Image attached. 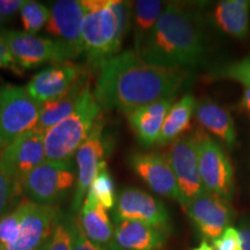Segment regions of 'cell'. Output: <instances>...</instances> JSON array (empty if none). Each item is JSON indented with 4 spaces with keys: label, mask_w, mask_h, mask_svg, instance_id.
Returning a JSON list of instances; mask_svg holds the SVG:
<instances>
[{
    "label": "cell",
    "mask_w": 250,
    "mask_h": 250,
    "mask_svg": "<svg viewBox=\"0 0 250 250\" xmlns=\"http://www.w3.org/2000/svg\"><path fill=\"white\" fill-rule=\"evenodd\" d=\"M174 103L175 98L160 100L126 115L131 130L143 147L149 148L158 143L162 125Z\"/></svg>",
    "instance_id": "18"
},
{
    "label": "cell",
    "mask_w": 250,
    "mask_h": 250,
    "mask_svg": "<svg viewBox=\"0 0 250 250\" xmlns=\"http://www.w3.org/2000/svg\"><path fill=\"white\" fill-rule=\"evenodd\" d=\"M20 68H34L46 62L64 64L74 59L71 52L52 40L21 30H2L0 33Z\"/></svg>",
    "instance_id": "9"
},
{
    "label": "cell",
    "mask_w": 250,
    "mask_h": 250,
    "mask_svg": "<svg viewBox=\"0 0 250 250\" xmlns=\"http://www.w3.org/2000/svg\"><path fill=\"white\" fill-rule=\"evenodd\" d=\"M21 210L19 205L9 213L0 218V248L12 246L20 236Z\"/></svg>",
    "instance_id": "32"
},
{
    "label": "cell",
    "mask_w": 250,
    "mask_h": 250,
    "mask_svg": "<svg viewBox=\"0 0 250 250\" xmlns=\"http://www.w3.org/2000/svg\"><path fill=\"white\" fill-rule=\"evenodd\" d=\"M77 215L62 212L51 236L43 246V250H73Z\"/></svg>",
    "instance_id": "27"
},
{
    "label": "cell",
    "mask_w": 250,
    "mask_h": 250,
    "mask_svg": "<svg viewBox=\"0 0 250 250\" xmlns=\"http://www.w3.org/2000/svg\"><path fill=\"white\" fill-rule=\"evenodd\" d=\"M85 8L83 24V55L94 67L118 54L116 42V19L111 0H81Z\"/></svg>",
    "instance_id": "4"
},
{
    "label": "cell",
    "mask_w": 250,
    "mask_h": 250,
    "mask_svg": "<svg viewBox=\"0 0 250 250\" xmlns=\"http://www.w3.org/2000/svg\"><path fill=\"white\" fill-rule=\"evenodd\" d=\"M166 158L179 184L182 208L206 192L199 174L196 133L181 137L171 144Z\"/></svg>",
    "instance_id": "12"
},
{
    "label": "cell",
    "mask_w": 250,
    "mask_h": 250,
    "mask_svg": "<svg viewBox=\"0 0 250 250\" xmlns=\"http://www.w3.org/2000/svg\"><path fill=\"white\" fill-rule=\"evenodd\" d=\"M76 184L77 165L73 160H45L23 180L22 193L33 203L57 206L71 195Z\"/></svg>",
    "instance_id": "5"
},
{
    "label": "cell",
    "mask_w": 250,
    "mask_h": 250,
    "mask_svg": "<svg viewBox=\"0 0 250 250\" xmlns=\"http://www.w3.org/2000/svg\"><path fill=\"white\" fill-rule=\"evenodd\" d=\"M191 250H214V248L212 246H210V243L206 241V240H203V241L199 243L196 248H192Z\"/></svg>",
    "instance_id": "39"
},
{
    "label": "cell",
    "mask_w": 250,
    "mask_h": 250,
    "mask_svg": "<svg viewBox=\"0 0 250 250\" xmlns=\"http://www.w3.org/2000/svg\"><path fill=\"white\" fill-rule=\"evenodd\" d=\"M112 217L114 220L142 221L166 234L171 232V217L166 205L139 188L126 187L121 190Z\"/></svg>",
    "instance_id": "11"
},
{
    "label": "cell",
    "mask_w": 250,
    "mask_h": 250,
    "mask_svg": "<svg viewBox=\"0 0 250 250\" xmlns=\"http://www.w3.org/2000/svg\"><path fill=\"white\" fill-rule=\"evenodd\" d=\"M198 167L205 191L229 203L235 191L234 168L223 146L211 137L196 132Z\"/></svg>",
    "instance_id": "8"
},
{
    "label": "cell",
    "mask_w": 250,
    "mask_h": 250,
    "mask_svg": "<svg viewBox=\"0 0 250 250\" xmlns=\"http://www.w3.org/2000/svg\"><path fill=\"white\" fill-rule=\"evenodd\" d=\"M191 80V72L144 62L134 50L122 51L99 66L95 96L102 109L127 115L144 105L175 98Z\"/></svg>",
    "instance_id": "1"
},
{
    "label": "cell",
    "mask_w": 250,
    "mask_h": 250,
    "mask_svg": "<svg viewBox=\"0 0 250 250\" xmlns=\"http://www.w3.org/2000/svg\"><path fill=\"white\" fill-rule=\"evenodd\" d=\"M239 110L250 114V86L245 87L241 101L239 103Z\"/></svg>",
    "instance_id": "38"
},
{
    "label": "cell",
    "mask_w": 250,
    "mask_h": 250,
    "mask_svg": "<svg viewBox=\"0 0 250 250\" xmlns=\"http://www.w3.org/2000/svg\"><path fill=\"white\" fill-rule=\"evenodd\" d=\"M184 211L193 226L206 239L214 240L232 226L234 212L229 203L204 192L184 206Z\"/></svg>",
    "instance_id": "16"
},
{
    "label": "cell",
    "mask_w": 250,
    "mask_h": 250,
    "mask_svg": "<svg viewBox=\"0 0 250 250\" xmlns=\"http://www.w3.org/2000/svg\"><path fill=\"white\" fill-rule=\"evenodd\" d=\"M21 22L24 31L29 34H37L45 28L50 19V8L42 2L27 0L20 11Z\"/></svg>",
    "instance_id": "28"
},
{
    "label": "cell",
    "mask_w": 250,
    "mask_h": 250,
    "mask_svg": "<svg viewBox=\"0 0 250 250\" xmlns=\"http://www.w3.org/2000/svg\"><path fill=\"white\" fill-rule=\"evenodd\" d=\"M127 165L153 192L182 204L176 177L165 155L133 152L127 156Z\"/></svg>",
    "instance_id": "15"
},
{
    "label": "cell",
    "mask_w": 250,
    "mask_h": 250,
    "mask_svg": "<svg viewBox=\"0 0 250 250\" xmlns=\"http://www.w3.org/2000/svg\"><path fill=\"white\" fill-rule=\"evenodd\" d=\"M73 250H122L121 248L118 249H109L105 247L99 246L96 243L90 241L83 233V228L80 226L79 219H78L77 214V220H76V235H74V245Z\"/></svg>",
    "instance_id": "34"
},
{
    "label": "cell",
    "mask_w": 250,
    "mask_h": 250,
    "mask_svg": "<svg viewBox=\"0 0 250 250\" xmlns=\"http://www.w3.org/2000/svg\"><path fill=\"white\" fill-rule=\"evenodd\" d=\"M0 149H1V143H0Z\"/></svg>",
    "instance_id": "42"
},
{
    "label": "cell",
    "mask_w": 250,
    "mask_h": 250,
    "mask_svg": "<svg viewBox=\"0 0 250 250\" xmlns=\"http://www.w3.org/2000/svg\"><path fill=\"white\" fill-rule=\"evenodd\" d=\"M85 198L92 199L105 210L115 208L117 202L116 188H115L114 179L108 170V166L103 167L94 177Z\"/></svg>",
    "instance_id": "26"
},
{
    "label": "cell",
    "mask_w": 250,
    "mask_h": 250,
    "mask_svg": "<svg viewBox=\"0 0 250 250\" xmlns=\"http://www.w3.org/2000/svg\"><path fill=\"white\" fill-rule=\"evenodd\" d=\"M102 110L89 83L70 116L44 133L45 160L57 162L73 160L77 151L88 138L101 117Z\"/></svg>",
    "instance_id": "3"
},
{
    "label": "cell",
    "mask_w": 250,
    "mask_h": 250,
    "mask_svg": "<svg viewBox=\"0 0 250 250\" xmlns=\"http://www.w3.org/2000/svg\"><path fill=\"white\" fill-rule=\"evenodd\" d=\"M22 189L15 184L0 168V218L13 211L20 204L19 196Z\"/></svg>",
    "instance_id": "31"
},
{
    "label": "cell",
    "mask_w": 250,
    "mask_h": 250,
    "mask_svg": "<svg viewBox=\"0 0 250 250\" xmlns=\"http://www.w3.org/2000/svg\"><path fill=\"white\" fill-rule=\"evenodd\" d=\"M44 246V245H43ZM43 246L42 247H40V248H37V249H35V250H43Z\"/></svg>",
    "instance_id": "41"
},
{
    "label": "cell",
    "mask_w": 250,
    "mask_h": 250,
    "mask_svg": "<svg viewBox=\"0 0 250 250\" xmlns=\"http://www.w3.org/2000/svg\"><path fill=\"white\" fill-rule=\"evenodd\" d=\"M78 219L83 233L90 241L109 249L120 248L115 239L114 221H111L107 210L98 203L85 198Z\"/></svg>",
    "instance_id": "20"
},
{
    "label": "cell",
    "mask_w": 250,
    "mask_h": 250,
    "mask_svg": "<svg viewBox=\"0 0 250 250\" xmlns=\"http://www.w3.org/2000/svg\"><path fill=\"white\" fill-rule=\"evenodd\" d=\"M134 51L155 66L188 71L199 66L206 56L201 14L186 5L170 2L147 39Z\"/></svg>",
    "instance_id": "2"
},
{
    "label": "cell",
    "mask_w": 250,
    "mask_h": 250,
    "mask_svg": "<svg viewBox=\"0 0 250 250\" xmlns=\"http://www.w3.org/2000/svg\"><path fill=\"white\" fill-rule=\"evenodd\" d=\"M42 104L28 94L26 87L0 86V143L1 148L18 137L35 129Z\"/></svg>",
    "instance_id": "6"
},
{
    "label": "cell",
    "mask_w": 250,
    "mask_h": 250,
    "mask_svg": "<svg viewBox=\"0 0 250 250\" xmlns=\"http://www.w3.org/2000/svg\"><path fill=\"white\" fill-rule=\"evenodd\" d=\"M111 9L116 19V42L118 49H122L125 36L132 27L133 2L125 0H111Z\"/></svg>",
    "instance_id": "30"
},
{
    "label": "cell",
    "mask_w": 250,
    "mask_h": 250,
    "mask_svg": "<svg viewBox=\"0 0 250 250\" xmlns=\"http://www.w3.org/2000/svg\"><path fill=\"white\" fill-rule=\"evenodd\" d=\"M241 250H250V218L243 217L239 223Z\"/></svg>",
    "instance_id": "37"
},
{
    "label": "cell",
    "mask_w": 250,
    "mask_h": 250,
    "mask_svg": "<svg viewBox=\"0 0 250 250\" xmlns=\"http://www.w3.org/2000/svg\"><path fill=\"white\" fill-rule=\"evenodd\" d=\"M214 250H241V239L239 229L233 226L227 227L224 233L213 240Z\"/></svg>",
    "instance_id": "33"
},
{
    "label": "cell",
    "mask_w": 250,
    "mask_h": 250,
    "mask_svg": "<svg viewBox=\"0 0 250 250\" xmlns=\"http://www.w3.org/2000/svg\"><path fill=\"white\" fill-rule=\"evenodd\" d=\"M115 239L122 250H161L167 242L165 232L137 220H114Z\"/></svg>",
    "instance_id": "19"
},
{
    "label": "cell",
    "mask_w": 250,
    "mask_h": 250,
    "mask_svg": "<svg viewBox=\"0 0 250 250\" xmlns=\"http://www.w3.org/2000/svg\"><path fill=\"white\" fill-rule=\"evenodd\" d=\"M89 83V76L85 70L73 87L64 96L55 100V101L42 104V111H41V117L36 129L40 130L41 132L45 133L49 129L58 124L59 122L70 116L72 112L74 111V109L77 108L81 95H83V92Z\"/></svg>",
    "instance_id": "23"
},
{
    "label": "cell",
    "mask_w": 250,
    "mask_h": 250,
    "mask_svg": "<svg viewBox=\"0 0 250 250\" xmlns=\"http://www.w3.org/2000/svg\"><path fill=\"white\" fill-rule=\"evenodd\" d=\"M166 6V2L159 0H137L133 2V50L138 49L154 29Z\"/></svg>",
    "instance_id": "25"
},
{
    "label": "cell",
    "mask_w": 250,
    "mask_h": 250,
    "mask_svg": "<svg viewBox=\"0 0 250 250\" xmlns=\"http://www.w3.org/2000/svg\"><path fill=\"white\" fill-rule=\"evenodd\" d=\"M208 79H226L242 83L245 87L250 86V56L229 64L215 68L208 74Z\"/></svg>",
    "instance_id": "29"
},
{
    "label": "cell",
    "mask_w": 250,
    "mask_h": 250,
    "mask_svg": "<svg viewBox=\"0 0 250 250\" xmlns=\"http://www.w3.org/2000/svg\"><path fill=\"white\" fill-rule=\"evenodd\" d=\"M27 0H0V13L6 19L14 17L21 11Z\"/></svg>",
    "instance_id": "36"
},
{
    "label": "cell",
    "mask_w": 250,
    "mask_h": 250,
    "mask_svg": "<svg viewBox=\"0 0 250 250\" xmlns=\"http://www.w3.org/2000/svg\"><path fill=\"white\" fill-rule=\"evenodd\" d=\"M0 67L11 68V70H13L15 72H19L21 70V68L18 66L11 50H9L7 44H6V42L1 37V35H0Z\"/></svg>",
    "instance_id": "35"
},
{
    "label": "cell",
    "mask_w": 250,
    "mask_h": 250,
    "mask_svg": "<svg viewBox=\"0 0 250 250\" xmlns=\"http://www.w3.org/2000/svg\"><path fill=\"white\" fill-rule=\"evenodd\" d=\"M6 21H7V19H6V18H4V17H2V15H1V13H0V27H1V26H4V24H5V22H6Z\"/></svg>",
    "instance_id": "40"
},
{
    "label": "cell",
    "mask_w": 250,
    "mask_h": 250,
    "mask_svg": "<svg viewBox=\"0 0 250 250\" xmlns=\"http://www.w3.org/2000/svg\"><path fill=\"white\" fill-rule=\"evenodd\" d=\"M249 12L248 0H223L214 6L212 21L223 33L234 39L243 40L248 36Z\"/></svg>",
    "instance_id": "22"
},
{
    "label": "cell",
    "mask_w": 250,
    "mask_h": 250,
    "mask_svg": "<svg viewBox=\"0 0 250 250\" xmlns=\"http://www.w3.org/2000/svg\"><path fill=\"white\" fill-rule=\"evenodd\" d=\"M114 146V139L110 133L105 131L103 121L99 120L88 138L76 153L77 184L71 204V212L73 214L79 213L94 177L107 166V158Z\"/></svg>",
    "instance_id": "7"
},
{
    "label": "cell",
    "mask_w": 250,
    "mask_h": 250,
    "mask_svg": "<svg viewBox=\"0 0 250 250\" xmlns=\"http://www.w3.org/2000/svg\"><path fill=\"white\" fill-rule=\"evenodd\" d=\"M85 8L81 0H58L51 2L45 33L64 45L74 58L83 54V24Z\"/></svg>",
    "instance_id": "13"
},
{
    "label": "cell",
    "mask_w": 250,
    "mask_h": 250,
    "mask_svg": "<svg viewBox=\"0 0 250 250\" xmlns=\"http://www.w3.org/2000/svg\"><path fill=\"white\" fill-rule=\"evenodd\" d=\"M195 115L198 123L218 137L228 149L235 147L237 144L235 124L226 108L206 99L197 103Z\"/></svg>",
    "instance_id": "21"
},
{
    "label": "cell",
    "mask_w": 250,
    "mask_h": 250,
    "mask_svg": "<svg viewBox=\"0 0 250 250\" xmlns=\"http://www.w3.org/2000/svg\"><path fill=\"white\" fill-rule=\"evenodd\" d=\"M83 71L81 66L73 62L54 65L36 73L28 83L26 89L36 102L44 104L64 96Z\"/></svg>",
    "instance_id": "17"
},
{
    "label": "cell",
    "mask_w": 250,
    "mask_h": 250,
    "mask_svg": "<svg viewBox=\"0 0 250 250\" xmlns=\"http://www.w3.org/2000/svg\"><path fill=\"white\" fill-rule=\"evenodd\" d=\"M44 161V133L36 127L0 149V168L21 189L27 175Z\"/></svg>",
    "instance_id": "10"
},
{
    "label": "cell",
    "mask_w": 250,
    "mask_h": 250,
    "mask_svg": "<svg viewBox=\"0 0 250 250\" xmlns=\"http://www.w3.org/2000/svg\"><path fill=\"white\" fill-rule=\"evenodd\" d=\"M21 210L20 236L12 246L0 250H35L48 241L62 211L57 206L41 205L28 199L19 204Z\"/></svg>",
    "instance_id": "14"
},
{
    "label": "cell",
    "mask_w": 250,
    "mask_h": 250,
    "mask_svg": "<svg viewBox=\"0 0 250 250\" xmlns=\"http://www.w3.org/2000/svg\"><path fill=\"white\" fill-rule=\"evenodd\" d=\"M196 99L192 94H186L170 108L162 125L158 139L159 146L173 144L191 127V120L196 110Z\"/></svg>",
    "instance_id": "24"
}]
</instances>
